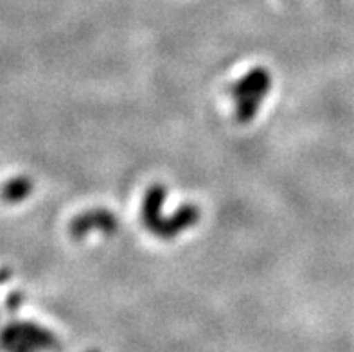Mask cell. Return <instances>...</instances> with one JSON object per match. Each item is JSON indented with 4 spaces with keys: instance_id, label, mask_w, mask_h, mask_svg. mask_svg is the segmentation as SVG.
I'll return each instance as SVG.
<instances>
[{
    "instance_id": "1",
    "label": "cell",
    "mask_w": 354,
    "mask_h": 352,
    "mask_svg": "<svg viewBox=\"0 0 354 352\" xmlns=\"http://www.w3.org/2000/svg\"><path fill=\"white\" fill-rule=\"evenodd\" d=\"M167 200V187L162 183H153L148 187L142 200V210H140V218H142L144 228L149 234L162 241H173L175 237L182 236L187 232L189 228L202 218V210L194 203H185L178 207L171 216H164V203Z\"/></svg>"
},
{
    "instance_id": "2",
    "label": "cell",
    "mask_w": 354,
    "mask_h": 352,
    "mask_svg": "<svg viewBox=\"0 0 354 352\" xmlns=\"http://www.w3.org/2000/svg\"><path fill=\"white\" fill-rule=\"evenodd\" d=\"M274 86L272 72L266 67H254L234 81L230 86V99L234 104V117L241 124L256 119L261 106Z\"/></svg>"
},
{
    "instance_id": "3",
    "label": "cell",
    "mask_w": 354,
    "mask_h": 352,
    "mask_svg": "<svg viewBox=\"0 0 354 352\" xmlns=\"http://www.w3.org/2000/svg\"><path fill=\"white\" fill-rule=\"evenodd\" d=\"M59 340L53 331L35 322H9L0 331L2 352H44L58 349Z\"/></svg>"
},
{
    "instance_id": "4",
    "label": "cell",
    "mask_w": 354,
    "mask_h": 352,
    "mask_svg": "<svg viewBox=\"0 0 354 352\" xmlns=\"http://www.w3.org/2000/svg\"><path fill=\"white\" fill-rule=\"evenodd\" d=\"M117 230H119V219H117L112 210L103 209V207L81 212V214L72 219L71 227H68V232L76 241L85 239L92 232L113 236Z\"/></svg>"
},
{
    "instance_id": "5",
    "label": "cell",
    "mask_w": 354,
    "mask_h": 352,
    "mask_svg": "<svg viewBox=\"0 0 354 352\" xmlns=\"http://www.w3.org/2000/svg\"><path fill=\"white\" fill-rule=\"evenodd\" d=\"M35 189V183L29 176L26 174H20V176H15L9 182H6L0 189V198L6 203H22L24 200L29 198V194Z\"/></svg>"
},
{
    "instance_id": "6",
    "label": "cell",
    "mask_w": 354,
    "mask_h": 352,
    "mask_svg": "<svg viewBox=\"0 0 354 352\" xmlns=\"http://www.w3.org/2000/svg\"><path fill=\"white\" fill-rule=\"evenodd\" d=\"M22 302H24V295L18 293V291H13V293L8 297V300H6V308H8L9 313H17L18 308L22 306Z\"/></svg>"
},
{
    "instance_id": "7",
    "label": "cell",
    "mask_w": 354,
    "mask_h": 352,
    "mask_svg": "<svg viewBox=\"0 0 354 352\" xmlns=\"http://www.w3.org/2000/svg\"><path fill=\"white\" fill-rule=\"evenodd\" d=\"M88 352H99V351H88Z\"/></svg>"
}]
</instances>
